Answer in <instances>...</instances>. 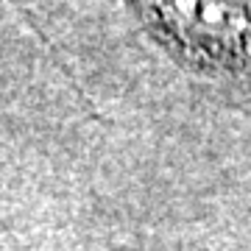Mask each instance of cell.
Segmentation results:
<instances>
[{
	"instance_id": "cell-1",
	"label": "cell",
	"mask_w": 251,
	"mask_h": 251,
	"mask_svg": "<svg viewBox=\"0 0 251 251\" xmlns=\"http://www.w3.org/2000/svg\"><path fill=\"white\" fill-rule=\"evenodd\" d=\"M137 11L187 73L251 95V3H143Z\"/></svg>"
}]
</instances>
